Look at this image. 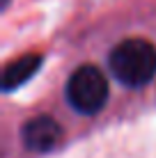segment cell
<instances>
[{
  "label": "cell",
  "mask_w": 156,
  "mask_h": 158,
  "mask_svg": "<svg viewBox=\"0 0 156 158\" xmlns=\"http://www.w3.org/2000/svg\"><path fill=\"white\" fill-rule=\"evenodd\" d=\"M64 96L80 115H96L108 101V78L94 64H80L67 78Z\"/></svg>",
  "instance_id": "cell-2"
},
{
  "label": "cell",
  "mask_w": 156,
  "mask_h": 158,
  "mask_svg": "<svg viewBox=\"0 0 156 158\" xmlns=\"http://www.w3.org/2000/svg\"><path fill=\"white\" fill-rule=\"evenodd\" d=\"M39 64H41V55H23V57L14 60V62H9L2 73V87L9 92L14 87L23 85L25 80H30L35 76Z\"/></svg>",
  "instance_id": "cell-4"
},
{
  "label": "cell",
  "mask_w": 156,
  "mask_h": 158,
  "mask_svg": "<svg viewBox=\"0 0 156 158\" xmlns=\"http://www.w3.org/2000/svg\"><path fill=\"white\" fill-rule=\"evenodd\" d=\"M108 69L124 87H145L156 76V46L142 37L122 39L108 55Z\"/></svg>",
  "instance_id": "cell-1"
},
{
  "label": "cell",
  "mask_w": 156,
  "mask_h": 158,
  "mask_svg": "<svg viewBox=\"0 0 156 158\" xmlns=\"http://www.w3.org/2000/svg\"><path fill=\"white\" fill-rule=\"evenodd\" d=\"M21 138H23V144L28 147L30 151L44 154V151H51L53 147L62 140V126L48 115L32 117L23 124Z\"/></svg>",
  "instance_id": "cell-3"
}]
</instances>
